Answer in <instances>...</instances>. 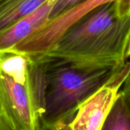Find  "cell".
Instances as JSON below:
<instances>
[{"label":"cell","mask_w":130,"mask_h":130,"mask_svg":"<svg viewBox=\"0 0 130 130\" xmlns=\"http://www.w3.org/2000/svg\"><path fill=\"white\" fill-rule=\"evenodd\" d=\"M129 37L130 15L109 2L72 24L44 56L85 67H118L125 63Z\"/></svg>","instance_id":"6da1fadb"},{"label":"cell","mask_w":130,"mask_h":130,"mask_svg":"<svg viewBox=\"0 0 130 130\" xmlns=\"http://www.w3.org/2000/svg\"><path fill=\"white\" fill-rule=\"evenodd\" d=\"M50 57L0 53V113L11 130L42 129Z\"/></svg>","instance_id":"7a4b0ae2"},{"label":"cell","mask_w":130,"mask_h":130,"mask_svg":"<svg viewBox=\"0 0 130 130\" xmlns=\"http://www.w3.org/2000/svg\"><path fill=\"white\" fill-rule=\"evenodd\" d=\"M117 68L85 67L50 57L42 129H69L79 106L107 82Z\"/></svg>","instance_id":"3957f363"},{"label":"cell","mask_w":130,"mask_h":130,"mask_svg":"<svg viewBox=\"0 0 130 130\" xmlns=\"http://www.w3.org/2000/svg\"><path fill=\"white\" fill-rule=\"evenodd\" d=\"M109 2L117 3L122 16L130 15V0H86L60 15L50 19L40 30L8 52L34 56H44L54 48L61 36L72 24L91 11Z\"/></svg>","instance_id":"277c9868"},{"label":"cell","mask_w":130,"mask_h":130,"mask_svg":"<svg viewBox=\"0 0 130 130\" xmlns=\"http://www.w3.org/2000/svg\"><path fill=\"white\" fill-rule=\"evenodd\" d=\"M129 74L130 62L117 67L107 82L79 106L69 129L102 130L119 90Z\"/></svg>","instance_id":"5b68a950"},{"label":"cell","mask_w":130,"mask_h":130,"mask_svg":"<svg viewBox=\"0 0 130 130\" xmlns=\"http://www.w3.org/2000/svg\"><path fill=\"white\" fill-rule=\"evenodd\" d=\"M55 2L56 0H46L31 13L1 30L0 53L10 51L40 30L50 20Z\"/></svg>","instance_id":"8992f818"},{"label":"cell","mask_w":130,"mask_h":130,"mask_svg":"<svg viewBox=\"0 0 130 130\" xmlns=\"http://www.w3.org/2000/svg\"><path fill=\"white\" fill-rule=\"evenodd\" d=\"M46 0H0V30L31 13Z\"/></svg>","instance_id":"52a82bcc"},{"label":"cell","mask_w":130,"mask_h":130,"mask_svg":"<svg viewBox=\"0 0 130 130\" xmlns=\"http://www.w3.org/2000/svg\"><path fill=\"white\" fill-rule=\"evenodd\" d=\"M102 130H130V110L122 91L119 92Z\"/></svg>","instance_id":"ba28073f"},{"label":"cell","mask_w":130,"mask_h":130,"mask_svg":"<svg viewBox=\"0 0 130 130\" xmlns=\"http://www.w3.org/2000/svg\"><path fill=\"white\" fill-rule=\"evenodd\" d=\"M86 0H56L50 13V19L54 18Z\"/></svg>","instance_id":"9c48e42d"},{"label":"cell","mask_w":130,"mask_h":130,"mask_svg":"<svg viewBox=\"0 0 130 130\" xmlns=\"http://www.w3.org/2000/svg\"><path fill=\"white\" fill-rule=\"evenodd\" d=\"M123 85H124V86H123L122 93L124 96V99H125L126 104L130 110V74L127 77V78L126 79Z\"/></svg>","instance_id":"30bf717a"},{"label":"cell","mask_w":130,"mask_h":130,"mask_svg":"<svg viewBox=\"0 0 130 130\" xmlns=\"http://www.w3.org/2000/svg\"><path fill=\"white\" fill-rule=\"evenodd\" d=\"M0 130H11L8 123L0 113Z\"/></svg>","instance_id":"8fae6325"},{"label":"cell","mask_w":130,"mask_h":130,"mask_svg":"<svg viewBox=\"0 0 130 130\" xmlns=\"http://www.w3.org/2000/svg\"><path fill=\"white\" fill-rule=\"evenodd\" d=\"M130 56V37L129 40V43H128V46H127V49H126V57H129Z\"/></svg>","instance_id":"7c38bea8"}]
</instances>
